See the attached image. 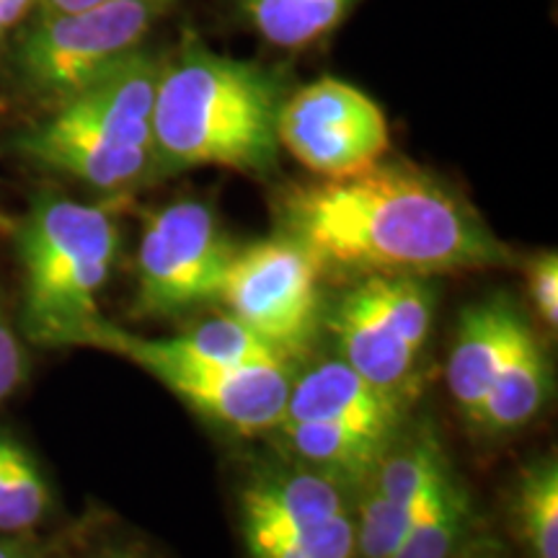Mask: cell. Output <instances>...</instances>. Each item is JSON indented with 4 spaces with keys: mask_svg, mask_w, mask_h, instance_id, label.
<instances>
[{
    "mask_svg": "<svg viewBox=\"0 0 558 558\" xmlns=\"http://www.w3.org/2000/svg\"><path fill=\"white\" fill-rule=\"evenodd\" d=\"M458 558H507V550L499 541L486 538V535H473Z\"/></svg>",
    "mask_w": 558,
    "mask_h": 558,
    "instance_id": "24",
    "label": "cell"
},
{
    "mask_svg": "<svg viewBox=\"0 0 558 558\" xmlns=\"http://www.w3.org/2000/svg\"><path fill=\"white\" fill-rule=\"evenodd\" d=\"M75 347L101 349L132 362L156 378L197 414L239 435L277 429L290 396V367H226L184 357L166 339H143L99 316L75 339Z\"/></svg>",
    "mask_w": 558,
    "mask_h": 558,
    "instance_id": "6",
    "label": "cell"
},
{
    "mask_svg": "<svg viewBox=\"0 0 558 558\" xmlns=\"http://www.w3.org/2000/svg\"><path fill=\"white\" fill-rule=\"evenodd\" d=\"M0 558H34V554L19 541H0Z\"/></svg>",
    "mask_w": 558,
    "mask_h": 558,
    "instance_id": "27",
    "label": "cell"
},
{
    "mask_svg": "<svg viewBox=\"0 0 558 558\" xmlns=\"http://www.w3.org/2000/svg\"><path fill=\"white\" fill-rule=\"evenodd\" d=\"M179 0H109L83 11L39 16L13 45V70L37 99L68 101L145 45Z\"/></svg>",
    "mask_w": 558,
    "mask_h": 558,
    "instance_id": "5",
    "label": "cell"
},
{
    "mask_svg": "<svg viewBox=\"0 0 558 558\" xmlns=\"http://www.w3.org/2000/svg\"><path fill=\"white\" fill-rule=\"evenodd\" d=\"M403 393L383 390L344 360L324 362L290 386L282 422H337L399 432Z\"/></svg>",
    "mask_w": 558,
    "mask_h": 558,
    "instance_id": "10",
    "label": "cell"
},
{
    "mask_svg": "<svg viewBox=\"0 0 558 558\" xmlns=\"http://www.w3.org/2000/svg\"><path fill=\"white\" fill-rule=\"evenodd\" d=\"M277 137L279 148L320 179L365 171L390 145L378 104L352 83L329 75L288 94L279 109Z\"/></svg>",
    "mask_w": 558,
    "mask_h": 558,
    "instance_id": "9",
    "label": "cell"
},
{
    "mask_svg": "<svg viewBox=\"0 0 558 558\" xmlns=\"http://www.w3.org/2000/svg\"><path fill=\"white\" fill-rule=\"evenodd\" d=\"M251 29L279 50H305L337 29L360 0H235Z\"/></svg>",
    "mask_w": 558,
    "mask_h": 558,
    "instance_id": "15",
    "label": "cell"
},
{
    "mask_svg": "<svg viewBox=\"0 0 558 558\" xmlns=\"http://www.w3.org/2000/svg\"><path fill=\"white\" fill-rule=\"evenodd\" d=\"M550 383L554 378L546 347L522 318L497 378L488 386L471 422L488 435H505L525 427L546 407Z\"/></svg>",
    "mask_w": 558,
    "mask_h": 558,
    "instance_id": "13",
    "label": "cell"
},
{
    "mask_svg": "<svg viewBox=\"0 0 558 558\" xmlns=\"http://www.w3.org/2000/svg\"><path fill=\"white\" fill-rule=\"evenodd\" d=\"M94 558H156V556H150L148 550L137 546H107L101 548Z\"/></svg>",
    "mask_w": 558,
    "mask_h": 558,
    "instance_id": "26",
    "label": "cell"
},
{
    "mask_svg": "<svg viewBox=\"0 0 558 558\" xmlns=\"http://www.w3.org/2000/svg\"><path fill=\"white\" fill-rule=\"evenodd\" d=\"M520 324L522 316L507 300H488L460 313L448 362V386L465 418L476 414L484 401Z\"/></svg>",
    "mask_w": 558,
    "mask_h": 558,
    "instance_id": "12",
    "label": "cell"
},
{
    "mask_svg": "<svg viewBox=\"0 0 558 558\" xmlns=\"http://www.w3.org/2000/svg\"><path fill=\"white\" fill-rule=\"evenodd\" d=\"M50 486L24 445L0 432V533L37 527L50 509Z\"/></svg>",
    "mask_w": 558,
    "mask_h": 558,
    "instance_id": "19",
    "label": "cell"
},
{
    "mask_svg": "<svg viewBox=\"0 0 558 558\" xmlns=\"http://www.w3.org/2000/svg\"><path fill=\"white\" fill-rule=\"evenodd\" d=\"M530 298H533L535 311L546 329L556 331L558 326V256L554 251H546L538 259H533L527 269Z\"/></svg>",
    "mask_w": 558,
    "mask_h": 558,
    "instance_id": "21",
    "label": "cell"
},
{
    "mask_svg": "<svg viewBox=\"0 0 558 558\" xmlns=\"http://www.w3.org/2000/svg\"><path fill=\"white\" fill-rule=\"evenodd\" d=\"M101 3H109V0H37V13L39 16H54V13L83 11Z\"/></svg>",
    "mask_w": 558,
    "mask_h": 558,
    "instance_id": "25",
    "label": "cell"
},
{
    "mask_svg": "<svg viewBox=\"0 0 558 558\" xmlns=\"http://www.w3.org/2000/svg\"><path fill=\"white\" fill-rule=\"evenodd\" d=\"M324 320L349 367L383 390L403 393L422 352L388 324L360 282L344 292Z\"/></svg>",
    "mask_w": 558,
    "mask_h": 558,
    "instance_id": "11",
    "label": "cell"
},
{
    "mask_svg": "<svg viewBox=\"0 0 558 558\" xmlns=\"http://www.w3.org/2000/svg\"><path fill=\"white\" fill-rule=\"evenodd\" d=\"M173 352L184 357L213 362L226 367H290L277 354V349L267 344L259 333L243 326L239 318L220 316L205 324L192 326L179 337L166 339Z\"/></svg>",
    "mask_w": 558,
    "mask_h": 558,
    "instance_id": "18",
    "label": "cell"
},
{
    "mask_svg": "<svg viewBox=\"0 0 558 558\" xmlns=\"http://www.w3.org/2000/svg\"><path fill=\"white\" fill-rule=\"evenodd\" d=\"M386 320L422 352L435 324V288L424 277H365L357 279Z\"/></svg>",
    "mask_w": 558,
    "mask_h": 558,
    "instance_id": "20",
    "label": "cell"
},
{
    "mask_svg": "<svg viewBox=\"0 0 558 558\" xmlns=\"http://www.w3.org/2000/svg\"><path fill=\"white\" fill-rule=\"evenodd\" d=\"M239 246L202 199L148 215L137 248V318H173L220 300Z\"/></svg>",
    "mask_w": 558,
    "mask_h": 558,
    "instance_id": "7",
    "label": "cell"
},
{
    "mask_svg": "<svg viewBox=\"0 0 558 558\" xmlns=\"http://www.w3.org/2000/svg\"><path fill=\"white\" fill-rule=\"evenodd\" d=\"M120 226L109 209L39 194L19 226L24 269L21 329L39 347H75L99 313V292L120 256Z\"/></svg>",
    "mask_w": 558,
    "mask_h": 558,
    "instance_id": "4",
    "label": "cell"
},
{
    "mask_svg": "<svg viewBox=\"0 0 558 558\" xmlns=\"http://www.w3.org/2000/svg\"><path fill=\"white\" fill-rule=\"evenodd\" d=\"M277 220L324 275L427 279L512 262L469 202L407 160L292 184L279 194Z\"/></svg>",
    "mask_w": 558,
    "mask_h": 558,
    "instance_id": "1",
    "label": "cell"
},
{
    "mask_svg": "<svg viewBox=\"0 0 558 558\" xmlns=\"http://www.w3.org/2000/svg\"><path fill=\"white\" fill-rule=\"evenodd\" d=\"M324 267L303 243L279 233L239 248L230 264L220 303L228 316L290 360L303 357L324 324Z\"/></svg>",
    "mask_w": 558,
    "mask_h": 558,
    "instance_id": "8",
    "label": "cell"
},
{
    "mask_svg": "<svg viewBox=\"0 0 558 558\" xmlns=\"http://www.w3.org/2000/svg\"><path fill=\"white\" fill-rule=\"evenodd\" d=\"M284 445L308 471L320 473L333 484L365 486L378 463L386 458L396 432L357 427L337 422H282Z\"/></svg>",
    "mask_w": 558,
    "mask_h": 558,
    "instance_id": "14",
    "label": "cell"
},
{
    "mask_svg": "<svg viewBox=\"0 0 558 558\" xmlns=\"http://www.w3.org/2000/svg\"><path fill=\"white\" fill-rule=\"evenodd\" d=\"M160 68L163 58L143 45L26 130L16 150L109 194L156 179L153 107Z\"/></svg>",
    "mask_w": 558,
    "mask_h": 558,
    "instance_id": "3",
    "label": "cell"
},
{
    "mask_svg": "<svg viewBox=\"0 0 558 558\" xmlns=\"http://www.w3.org/2000/svg\"><path fill=\"white\" fill-rule=\"evenodd\" d=\"M514 535L525 558H558V463L541 458L522 473L514 492Z\"/></svg>",
    "mask_w": 558,
    "mask_h": 558,
    "instance_id": "17",
    "label": "cell"
},
{
    "mask_svg": "<svg viewBox=\"0 0 558 558\" xmlns=\"http://www.w3.org/2000/svg\"><path fill=\"white\" fill-rule=\"evenodd\" d=\"M26 373H29V360H26L24 344L0 303V403L16 393L21 383L26 380Z\"/></svg>",
    "mask_w": 558,
    "mask_h": 558,
    "instance_id": "22",
    "label": "cell"
},
{
    "mask_svg": "<svg viewBox=\"0 0 558 558\" xmlns=\"http://www.w3.org/2000/svg\"><path fill=\"white\" fill-rule=\"evenodd\" d=\"M288 94L282 70L213 52L186 34L160 68L153 107L156 173L220 166L269 177L279 156V109Z\"/></svg>",
    "mask_w": 558,
    "mask_h": 558,
    "instance_id": "2",
    "label": "cell"
},
{
    "mask_svg": "<svg viewBox=\"0 0 558 558\" xmlns=\"http://www.w3.org/2000/svg\"><path fill=\"white\" fill-rule=\"evenodd\" d=\"M34 5H37V0H0V41L29 16Z\"/></svg>",
    "mask_w": 558,
    "mask_h": 558,
    "instance_id": "23",
    "label": "cell"
},
{
    "mask_svg": "<svg viewBox=\"0 0 558 558\" xmlns=\"http://www.w3.org/2000/svg\"><path fill=\"white\" fill-rule=\"evenodd\" d=\"M473 522L471 492L448 469L393 558H458L473 538Z\"/></svg>",
    "mask_w": 558,
    "mask_h": 558,
    "instance_id": "16",
    "label": "cell"
}]
</instances>
